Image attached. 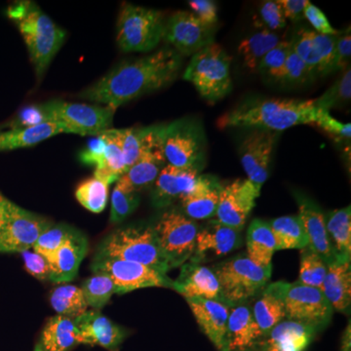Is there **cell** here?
<instances>
[{
  "instance_id": "obj_1",
  "label": "cell",
  "mask_w": 351,
  "mask_h": 351,
  "mask_svg": "<svg viewBox=\"0 0 351 351\" xmlns=\"http://www.w3.org/2000/svg\"><path fill=\"white\" fill-rule=\"evenodd\" d=\"M182 66L181 55L164 47L149 56L125 61L83 90L84 100L114 108L132 100L168 86L178 77Z\"/></svg>"
},
{
  "instance_id": "obj_2",
  "label": "cell",
  "mask_w": 351,
  "mask_h": 351,
  "mask_svg": "<svg viewBox=\"0 0 351 351\" xmlns=\"http://www.w3.org/2000/svg\"><path fill=\"white\" fill-rule=\"evenodd\" d=\"M317 108L314 100L257 99L245 101L219 120L221 128H249L279 132L291 127L314 123Z\"/></svg>"
},
{
  "instance_id": "obj_3",
  "label": "cell",
  "mask_w": 351,
  "mask_h": 351,
  "mask_svg": "<svg viewBox=\"0 0 351 351\" xmlns=\"http://www.w3.org/2000/svg\"><path fill=\"white\" fill-rule=\"evenodd\" d=\"M7 15L22 34L39 82L63 46L66 32L55 24L34 1L23 0L9 6Z\"/></svg>"
},
{
  "instance_id": "obj_4",
  "label": "cell",
  "mask_w": 351,
  "mask_h": 351,
  "mask_svg": "<svg viewBox=\"0 0 351 351\" xmlns=\"http://www.w3.org/2000/svg\"><path fill=\"white\" fill-rule=\"evenodd\" d=\"M95 256L140 263L165 274L171 270L152 226L117 228L101 240Z\"/></svg>"
},
{
  "instance_id": "obj_5",
  "label": "cell",
  "mask_w": 351,
  "mask_h": 351,
  "mask_svg": "<svg viewBox=\"0 0 351 351\" xmlns=\"http://www.w3.org/2000/svg\"><path fill=\"white\" fill-rule=\"evenodd\" d=\"M230 63L232 58L214 43L193 55L184 78L193 83L202 98L217 103L232 92Z\"/></svg>"
},
{
  "instance_id": "obj_6",
  "label": "cell",
  "mask_w": 351,
  "mask_h": 351,
  "mask_svg": "<svg viewBox=\"0 0 351 351\" xmlns=\"http://www.w3.org/2000/svg\"><path fill=\"white\" fill-rule=\"evenodd\" d=\"M272 267H263L252 262L247 255L237 256L216 265L221 299L230 307L261 294L271 276Z\"/></svg>"
},
{
  "instance_id": "obj_7",
  "label": "cell",
  "mask_w": 351,
  "mask_h": 351,
  "mask_svg": "<svg viewBox=\"0 0 351 351\" xmlns=\"http://www.w3.org/2000/svg\"><path fill=\"white\" fill-rule=\"evenodd\" d=\"M164 27L160 11L125 3L117 20V45L125 53L149 52L162 40Z\"/></svg>"
},
{
  "instance_id": "obj_8",
  "label": "cell",
  "mask_w": 351,
  "mask_h": 351,
  "mask_svg": "<svg viewBox=\"0 0 351 351\" xmlns=\"http://www.w3.org/2000/svg\"><path fill=\"white\" fill-rule=\"evenodd\" d=\"M163 152L168 165L201 172L206 159V137L201 122L182 119L164 125Z\"/></svg>"
},
{
  "instance_id": "obj_9",
  "label": "cell",
  "mask_w": 351,
  "mask_h": 351,
  "mask_svg": "<svg viewBox=\"0 0 351 351\" xmlns=\"http://www.w3.org/2000/svg\"><path fill=\"white\" fill-rule=\"evenodd\" d=\"M48 122L59 124L64 133L96 137L112 125L117 108L52 100L41 104Z\"/></svg>"
},
{
  "instance_id": "obj_10",
  "label": "cell",
  "mask_w": 351,
  "mask_h": 351,
  "mask_svg": "<svg viewBox=\"0 0 351 351\" xmlns=\"http://www.w3.org/2000/svg\"><path fill=\"white\" fill-rule=\"evenodd\" d=\"M152 226L171 269L182 267L191 260L199 230L195 221L178 210L170 209L164 212Z\"/></svg>"
},
{
  "instance_id": "obj_11",
  "label": "cell",
  "mask_w": 351,
  "mask_h": 351,
  "mask_svg": "<svg viewBox=\"0 0 351 351\" xmlns=\"http://www.w3.org/2000/svg\"><path fill=\"white\" fill-rule=\"evenodd\" d=\"M91 269L93 274H103L110 277L119 295L143 288L163 287L174 290V280L167 274L137 263L95 256Z\"/></svg>"
},
{
  "instance_id": "obj_12",
  "label": "cell",
  "mask_w": 351,
  "mask_h": 351,
  "mask_svg": "<svg viewBox=\"0 0 351 351\" xmlns=\"http://www.w3.org/2000/svg\"><path fill=\"white\" fill-rule=\"evenodd\" d=\"M286 319L302 323L316 331L331 322L334 309L322 291L299 281L288 283L285 293Z\"/></svg>"
},
{
  "instance_id": "obj_13",
  "label": "cell",
  "mask_w": 351,
  "mask_h": 351,
  "mask_svg": "<svg viewBox=\"0 0 351 351\" xmlns=\"http://www.w3.org/2000/svg\"><path fill=\"white\" fill-rule=\"evenodd\" d=\"M53 223L10 201L8 218L0 230V253H23L34 248L38 237Z\"/></svg>"
},
{
  "instance_id": "obj_14",
  "label": "cell",
  "mask_w": 351,
  "mask_h": 351,
  "mask_svg": "<svg viewBox=\"0 0 351 351\" xmlns=\"http://www.w3.org/2000/svg\"><path fill=\"white\" fill-rule=\"evenodd\" d=\"M163 38L180 55L193 56L214 43L215 27L203 24L191 12L178 11L165 23Z\"/></svg>"
},
{
  "instance_id": "obj_15",
  "label": "cell",
  "mask_w": 351,
  "mask_h": 351,
  "mask_svg": "<svg viewBox=\"0 0 351 351\" xmlns=\"http://www.w3.org/2000/svg\"><path fill=\"white\" fill-rule=\"evenodd\" d=\"M261 191L262 189L254 186L248 180H237L223 186L217 208V221L230 228L242 230L255 207Z\"/></svg>"
},
{
  "instance_id": "obj_16",
  "label": "cell",
  "mask_w": 351,
  "mask_h": 351,
  "mask_svg": "<svg viewBox=\"0 0 351 351\" xmlns=\"http://www.w3.org/2000/svg\"><path fill=\"white\" fill-rule=\"evenodd\" d=\"M277 132L258 130L247 135L239 147L242 167L248 181L262 189L269 177V168L276 145Z\"/></svg>"
},
{
  "instance_id": "obj_17",
  "label": "cell",
  "mask_w": 351,
  "mask_h": 351,
  "mask_svg": "<svg viewBox=\"0 0 351 351\" xmlns=\"http://www.w3.org/2000/svg\"><path fill=\"white\" fill-rule=\"evenodd\" d=\"M293 195L299 207V215L307 237V247L318 256L326 265L339 260L334 247L328 234L326 216L321 208L311 198L302 193L294 191Z\"/></svg>"
},
{
  "instance_id": "obj_18",
  "label": "cell",
  "mask_w": 351,
  "mask_h": 351,
  "mask_svg": "<svg viewBox=\"0 0 351 351\" xmlns=\"http://www.w3.org/2000/svg\"><path fill=\"white\" fill-rule=\"evenodd\" d=\"M200 176V171L177 168L167 164L154 184L152 205L157 209H163L171 206L175 201L181 200L195 189Z\"/></svg>"
},
{
  "instance_id": "obj_19",
  "label": "cell",
  "mask_w": 351,
  "mask_h": 351,
  "mask_svg": "<svg viewBox=\"0 0 351 351\" xmlns=\"http://www.w3.org/2000/svg\"><path fill=\"white\" fill-rule=\"evenodd\" d=\"M80 343L99 346L108 351H119L128 336L126 330L115 324L98 311H90L75 318Z\"/></svg>"
},
{
  "instance_id": "obj_20",
  "label": "cell",
  "mask_w": 351,
  "mask_h": 351,
  "mask_svg": "<svg viewBox=\"0 0 351 351\" xmlns=\"http://www.w3.org/2000/svg\"><path fill=\"white\" fill-rule=\"evenodd\" d=\"M174 290L186 300L205 299L223 302L214 270L197 263L182 265L181 274L174 280Z\"/></svg>"
},
{
  "instance_id": "obj_21",
  "label": "cell",
  "mask_w": 351,
  "mask_h": 351,
  "mask_svg": "<svg viewBox=\"0 0 351 351\" xmlns=\"http://www.w3.org/2000/svg\"><path fill=\"white\" fill-rule=\"evenodd\" d=\"M186 302L205 336L217 350L226 351V326L232 307L213 300L188 299Z\"/></svg>"
},
{
  "instance_id": "obj_22",
  "label": "cell",
  "mask_w": 351,
  "mask_h": 351,
  "mask_svg": "<svg viewBox=\"0 0 351 351\" xmlns=\"http://www.w3.org/2000/svg\"><path fill=\"white\" fill-rule=\"evenodd\" d=\"M241 242V230L230 228L213 219L198 230L195 251L189 261L199 263L208 254L226 255L239 248Z\"/></svg>"
},
{
  "instance_id": "obj_23",
  "label": "cell",
  "mask_w": 351,
  "mask_h": 351,
  "mask_svg": "<svg viewBox=\"0 0 351 351\" xmlns=\"http://www.w3.org/2000/svg\"><path fill=\"white\" fill-rule=\"evenodd\" d=\"M263 339L250 307L245 304L232 306L226 326V351L258 350Z\"/></svg>"
},
{
  "instance_id": "obj_24",
  "label": "cell",
  "mask_w": 351,
  "mask_h": 351,
  "mask_svg": "<svg viewBox=\"0 0 351 351\" xmlns=\"http://www.w3.org/2000/svg\"><path fill=\"white\" fill-rule=\"evenodd\" d=\"M317 331L313 327L285 319L263 339L258 350L304 351L313 343Z\"/></svg>"
},
{
  "instance_id": "obj_25",
  "label": "cell",
  "mask_w": 351,
  "mask_h": 351,
  "mask_svg": "<svg viewBox=\"0 0 351 351\" xmlns=\"http://www.w3.org/2000/svg\"><path fill=\"white\" fill-rule=\"evenodd\" d=\"M287 282L270 283L263 289L254 304L252 313L263 338L276 325L286 319L285 293Z\"/></svg>"
},
{
  "instance_id": "obj_26",
  "label": "cell",
  "mask_w": 351,
  "mask_h": 351,
  "mask_svg": "<svg viewBox=\"0 0 351 351\" xmlns=\"http://www.w3.org/2000/svg\"><path fill=\"white\" fill-rule=\"evenodd\" d=\"M167 165L164 156L163 145H157L143 152L133 165L117 182L128 191H138L154 186L157 177Z\"/></svg>"
},
{
  "instance_id": "obj_27",
  "label": "cell",
  "mask_w": 351,
  "mask_h": 351,
  "mask_svg": "<svg viewBox=\"0 0 351 351\" xmlns=\"http://www.w3.org/2000/svg\"><path fill=\"white\" fill-rule=\"evenodd\" d=\"M88 241L78 232L64 242L49 260L50 281L54 283L71 282L78 274L83 258L86 256Z\"/></svg>"
},
{
  "instance_id": "obj_28",
  "label": "cell",
  "mask_w": 351,
  "mask_h": 351,
  "mask_svg": "<svg viewBox=\"0 0 351 351\" xmlns=\"http://www.w3.org/2000/svg\"><path fill=\"white\" fill-rule=\"evenodd\" d=\"M221 189L223 186L216 177L201 175L195 189L181 199L184 214L193 221L213 218Z\"/></svg>"
},
{
  "instance_id": "obj_29",
  "label": "cell",
  "mask_w": 351,
  "mask_h": 351,
  "mask_svg": "<svg viewBox=\"0 0 351 351\" xmlns=\"http://www.w3.org/2000/svg\"><path fill=\"white\" fill-rule=\"evenodd\" d=\"M322 293L334 311L350 313L351 304V265L348 258H339L327 265Z\"/></svg>"
},
{
  "instance_id": "obj_30",
  "label": "cell",
  "mask_w": 351,
  "mask_h": 351,
  "mask_svg": "<svg viewBox=\"0 0 351 351\" xmlns=\"http://www.w3.org/2000/svg\"><path fill=\"white\" fill-rule=\"evenodd\" d=\"M105 141V151L100 162L96 166L94 177L110 186L117 182L127 171L122 135L120 129H108L101 134Z\"/></svg>"
},
{
  "instance_id": "obj_31",
  "label": "cell",
  "mask_w": 351,
  "mask_h": 351,
  "mask_svg": "<svg viewBox=\"0 0 351 351\" xmlns=\"http://www.w3.org/2000/svg\"><path fill=\"white\" fill-rule=\"evenodd\" d=\"M80 343L75 320L57 314L46 322L38 345L44 351H69Z\"/></svg>"
},
{
  "instance_id": "obj_32",
  "label": "cell",
  "mask_w": 351,
  "mask_h": 351,
  "mask_svg": "<svg viewBox=\"0 0 351 351\" xmlns=\"http://www.w3.org/2000/svg\"><path fill=\"white\" fill-rule=\"evenodd\" d=\"M62 133H64V129L59 124L52 122H45L27 128L0 130V152L34 147L47 138Z\"/></svg>"
},
{
  "instance_id": "obj_33",
  "label": "cell",
  "mask_w": 351,
  "mask_h": 351,
  "mask_svg": "<svg viewBox=\"0 0 351 351\" xmlns=\"http://www.w3.org/2000/svg\"><path fill=\"white\" fill-rule=\"evenodd\" d=\"M247 257L263 267H271L276 243L269 223L256 219L247 232Z\"/></svg>"
},
{
  "instance_id": "obj_34",
  "label": "cell",
  "mask_w": 351,
  "mask_h": 351,
  "mask_svg": "<svg viewBox=\"0 0 351 351\" xmlns=\"http://www.w3.org/2000/svg\"><path fill=\"white\" fill-rule=\"evenodd\" d=\"M277 250H291L307 247V237L299 216H283L269 221Z\"/></svg>"
},
{
  "instance_id": "obj_35",
  "label": "cell",
  "mask_w": 351,
  "mask_h": 351,
  "mask_svg": "<svg viewBox=\"0 0 351 351\" xmlns=\"http://www.w3.org/2000/svg\"><path fill=\"white\" fill-rule=\"evenodd\" d=\"M328 234L341 258L350 260L351 256V208L350 206L330 212L326 217Z\"/></svg>"
},
{
  "instance_id": "obj_36",
  "label": "cell",
  "mask_w": 351,
  "mask_h": 351,
  "mask_svg": "<svg viewBox=\"0 0 351 351\" xmlns=\"http://www.w3.org/2000/svg\"><path fill=\"white\" fill-rule=\"evenodd\" d=\"M281 39L274 32L262 29L250 38L244 39L239 46V54L247 69L258 71V64L263 58L278 45Z\"/></svg>"
},
{
  "instance_id": "obj_37",
  "label": "cell",
  "mask_w": 351,
  "mask_h": 351,
  "mask_svg": "<svg viewBox=\"0 0 351 351\" xmlns=\"http://www.w3.org/2000/svg\"><path fill=\"white\" fill-rule=\"evenodd\" d=\"M51 306L59 315L75 320L86 313L88 306L82 288L75 285H62L52 291Z\"/></svg>"
},
{
  "instance_id": "obj_38",
  "label": "cell",
  "mask_w": 351,
  "mask_h": 351,
  "mask_svg": "<svg viewBox=\"0 0 351 351\" xmlns=\"http://www.w3.org/2000/svg\"><path fill=\"white\" fill-rule=\"evenodd\" d=\"M75 197L88 211L101 213L107 206L108 184L97 178H90L77 186Z\"/></svg>"
},
{
  "instance_id": "obj_39",
  "label": "cell",
  "mask_w": 351,
  "mask_h": 351,
  "mask_svg": "<svg viewBox=\"0 0 351 351\" xmlns=\"http://www.w3.org/2000/svg\"><path fill=\"white\" fill-rule=\"evenodd\" d=\"M82 291L87 306L94 309L103 308L112 295L117 294L112 279L103 274H94L82 284Z\"/></svg>"
},
{
  "instance_id": "obj_40",
  "label": "cell",
  "mask_w": 351,
  "mask_h": 351,
  "mask_svg": "<svg viewBox=\"0 0 351 351\" xmlns=\"http://www.w3.org/2000/svg\"><path fill=\"white\" fill-rule=\"evenodd\" d=\"M78 232L80 230H75L73 226L66 225V223H58V225L52 223L38 237L32 250L40 254L49 262L50 258L56 253L58 249Z\"/></svg>"
},
{
  "instance_id": "obj_41",
  "label": "cell",
  "mask_w": 351,
  "mask_h": 351,
  "mask_svg": "<svg viewBox=\"0 0 351 351\" xmlns=\"http://www.w3.org/2000/svg\"><path fill=\"white\" fill-rule=\"evenodd\" d=\"M327 274V265L308 247L302 249L299 282L322 291L323 282Z\"/></svg>"
},
{
  "instance_id": "obj_42",
  "label": "cell",
  "mask_w": 351,
  "mask_h": 351,
  "mask_svg": "<svg viewBox=\"0 0 351 351\" xmlns=\"http://www.w3.org/2000/svg\"><path fill=\"white\" fill-rule=\"evenodd\" d=\"M351 98V71L350 68L346 69L345 73L337 80L332 87L325 92L317 100H314V105L319 110H327L332 108L339 107L348 103Z\"/></svg>"
},
{
  "instance_id": "obj_43",
  "label": "cell",
  "mask_w": 351,
  "mask_h": 351,
  "mask_svg": "<svg viewBox=\"0 0 351 351\" xmlns=\"http://www.w3.org/2000/svg\"><path fill=\"white\" fill-rule=\"evenodd\" d=\"M138 204H140L138 193L128 191L117 184L113 189L112 195L110 223H121L137 209Z\"/></svg>"
},
{
  "instance_id": "obj_44",
  "label": "cell",
  "mask_w": 351,
  "mask_h": 351,
  "mask_svg": "<svg viewBox=\"0 0 351 351\" xmlns=\"http://www.w3.org/2000/svg\"><path fill=\"white\" fill-rule=\"evenodd\" d=\"M291 49H292L291 41H280L278 45L270 50L263 58L262 61L258 64V71L277 82H280L284 66Z\"/></svg>"
},
{
  "instance_id": "obj_45",
  "label": "cell",
  "mask_w": 351,
  "mask_h": 351,
  "mask_svg": "<svg viewBox=\"0 0 351 351\" xmlns=\"http://www.w3.org/2000/svg\"><path fill=\"white\" fill-rule=\"evenodd\" d=\"M317 78L315 73L291 49L280 82L289 86H300Z\"/></svg>"
},
{
  "instance_id": "obj_46",
  "label": "cell",
  "mask_w": 351,
  "mask_h": 351,
  "mask_svg": "<svg viewBox=\"0 0 351 351\" xmlns=\"http://www.w3.org/2000/svg\"><path fill=\"white\" fill-rule=\"evenodd\" d=\"M338 36H326L311 31L314 50L320 62L321 76L329 75L334 71L335 49Z\"/></svg>"
},
{
  "instance_id": "obj_47",
  "label": "cell",
  "mask_w": 351,
  "mask_h": 351,
  "mask_svg": "<svg viewBox=\"0 0 351 351\" xmlns=\"http://www.w3.org/2000/svg\"><path fill=\"white\" fill-rule=\"evenodd\" d=\"M292 49L300 59L315 73L320 75V62L314 50L311 31L307 29H301L295 34L294 38L291 41Z\"/></svg>"
},
{
  "instance_id": "obj_48",
  "label": "cell",
  "mask_w": 351,
  "mask_h": 351,
  "mask_svg": "<svg viewBox=\"0 0 351 351\" xmlns=\"http://www.w3.org/2000/svg\"><path fill=\"white\" fill-rule=\"evenodd\" d=\"M258 22L263 29L272 32L282 29L287 25V20L284 16L282 9L277 1H263L258 9Z\"/></svg>"
},
{
  "instance_id": "obj_49",
  "label": "cell",
  "mask_w": 351,
  "mask_h": 351,
  "mask_svg": "<svg viewBox=\"0 0 351 351\" xmlns=\"http://www.w3.org/2000/svg\"><path fill=\"white\" fill-rule=\"evenodd\" d=\"M314 123L317 124L323 130L332 136L338 141L350 140L351 136V124L343 123L334 119L330 112L317 108V114Z\"/></svg>"
},
{
  "instance_id": "obj_50",
  "label": "cell",
  "mask_w": 351,
  "mask_h": 351,
  "mask_svg": "<svg viewBox=\"0 0 351 351\" xmlns=\"http://www.w3.org/2000/svg\"><path fill=\"white\" fill-rule=\"evenodd\" d=\"M25 267L31 276L38 280H50L51 269L49 262L40 254L34 250H27L21 253Z\"/></svg>"
},
{
  "instance_id": "obj_51",
  "label": "cell",
  "mask_w": 351,
  "mask_h": 351,
  "mask_svg": "<svg viewBox=\"0 0 351 351\" xmlns=\"http://www.w3.org/2000/svg\"><path fill=\"white\" fill-rule=\"evenodd\" d=\"M48 122L46 113L40 105H32L23 108L16 119L9 123V129L27 128Z\"/></svg>"
},
{
  "instance_id": "obj_52",
  "label": "cell",
  "mask_w": 351,
  "mask_h": 351,
  "mask_svg": "<svg viewBox=\"0 0 351 351\" xmlns=\"http://www.w3.org/2000/svg\"><path fill=\"white\" fill-rule=\"evenodd\" d=\"M189 5L193 11L191 13L203 24L215 27V24L218 22V7L216 2L212 0H191L189 1Z\"/></svg>"
},
{
  "instance_id": "obj_53",
  "label": "cell",
  "mask_w": 351,
  "mask_h": 351,
  "mask_svg": "<svg viewBox=\"0 0 351 351\" xmlns=\"http://www.w3.org/2000/svg\"><path fill=\"white\" fill-rule=\"evenodd\" d=\"M304 18L311 23L315 32L320 34H326V36H338L339 32L336 31L330 24L326 15L322 10H320L317 6L309 2L304 9Z\"/></svg>"
},
{
  "instance_id": "obj_54",
  "label": "cell",
  "mask_w": 351,
  "mask_h": 351,
  "mask_svg": "<svg viewBox=\"0 0 351 351\" xmlns=\"http://www.w3.org/2000/svg\"><path fill=\"white\" fill-rule=\"evenodd\" d=\"M351 56L350 29L343 36L337 38L336 49H335L334 71L348 68Z\"/></svg>"
},
{
  "instance_id": "obj_55",
  "label": "cell",
  "mask_w": 351,
  "mask_h": 351,
  "mask_svg": "<svg viewBox=\"0 0 351 351\" xmlns=\"http://www.w3.org/2000/svg\"><path fill=\"white\" fill-rule=\"evenodd\" d=\"M105 141L101 135L96 136L87 143L86 147L80 152V160L83 163L94 165L96 167L100 162L104 151H105Z\"/></svg>"
},
{
  "instance_id": "obj_56",
  "label": "cell",
  "mask_w": 351,
  "mask_h": 351,
  "mask_svg": "<svg viewBox=\"0 0 351 351\" xmlns=\"http://www.w3.org/2000/svg\"><path fill=\"white\" fill-rule=\"evenodd\" d=\"M277 3L282 9L286 20L298 22L304 18V9L309 3L307 0H278Z\"/></svg>"
},
{
  "instance_id": "obj_57",
  "label": "cell",
  "mask_w": 351,
  "mask_h": 351,
  "mask_svg": "<svg viewBox=\"0 0 351 351\" xmlns=\"http://www.w3.org/2000/svg\"><path fill=\"white\" fill-rule=\"evenodd\" d=\"M11 200L0 193V230L3 228L8 218L9 203Z\"/></svg>"
},
{
  "instance_id": "obj_58",
  "label": "cell",
  "mask_w": 351,
  "mask_h": 351,
  "mask_svg": "<svg viewBox=\"0 0 351 351\" xmlns=\"http://www.w3.org/2000/svg\"><path fill=\"white\" fill-rule=\"evenodd\" d=\"M341 351H351V326L350 322L346 326L341 336Z\"/></svg>"
},
{
  "instance_id": "obj_59",
  "label": "cell",
  "mask_w": 351,
  "mask_h": 351,
  "mask_svg": "<svg viewBox=\"0 0 351 351\" xmlns=\"http://www.w3.org/2000/svg\"><path fill=\"white\" fill-rule=\"evenodd\" d=\"M34 351H44L43 348H41V346L38 345L36 346V348H34Z\"/></svg>"
}]
</instances>
